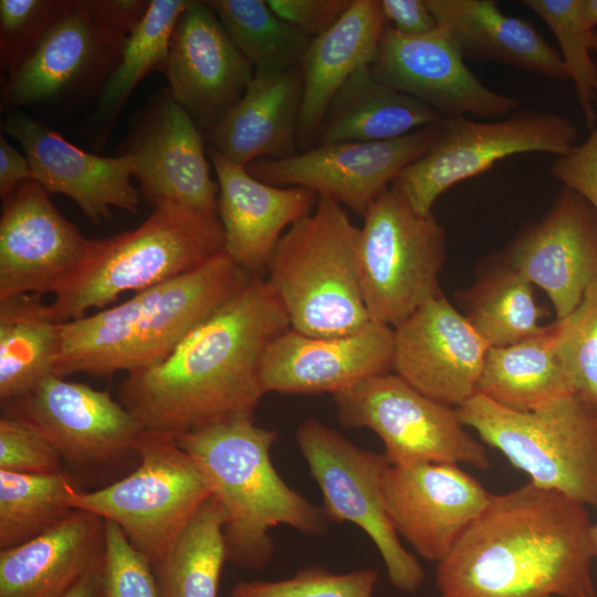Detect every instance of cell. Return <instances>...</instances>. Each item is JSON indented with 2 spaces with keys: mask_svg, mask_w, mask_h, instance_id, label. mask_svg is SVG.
Wrapping results in <instances>:
<instances>
[{
  "mask_svg": "<svg viewBox=\"0 0 597 597\" xmlns=\"http://www.w3.org/2000/svg\"><path fill=\"white\" fill-rule=\"evenodd\" d=\"M77 491L65 471L25 474L0 470V549L46 532L73 510Z\"/></svg>",
  "mask_w": 597,
  "mask_h": 597,
  "instance_id": "cell-36",
  "label": "cell"
},
{
  "mask_svg": "<svg viewBox=\"0 0 597 597\" xmlns=\"http://www.w3.org/2000/svg\"><path fill=\"white\" fill-rule=\"evenodd\" d=\"M165 75L172 98L207 133L240 101L254 70L207 2L191 0L174 29Z\"/></svg>",
  "mask_w": 597,
  "mask_h": 597,
  "instance_id": "cell-23",
  "label": "cell"
},
{
  "mask_svg": "<svg viewBox=\"0 0 597 597\" xmlns=\"http://www.w3.org/2000/svg\"><path fill=\"white\" fill-rule=\"evenodd\" d=\"M206 2L254 72L300 66L311 39L282 20L266 0Z\"/></svg>",
  "mask_w": 597,
  "mask_h": 597,
  "instance_id": "cell-35",
  "label": "cell"
},
{
  "mask_svg": "<svg viewBox=\"0 0 597 597\" xmlns=\"http://www.w3.org/2000/svg\"><path fill=\"white\" fill-rule=\"evenodd\" d=\"M577 128L563 115L515 111L494 122L448 116L429 150L396 177L394 185L421 214L454 185L490 170L511 156H565L576 146Z\"/></svg>",
  "mask_w": 597,
  "mask_h": 597,
  "instance_id": "cell-11",
  "label": "cell"
},
{
  "mask_svg": "<svg viewBox=\"0 0 597 597\" xmlns=\"http://www.w3.org/2000/svg\"><path fill=\"white\" fill-rule=\"evenodd\" d=\"M174 437L226 511L229 562L263 568L274 554L269 531L277 525L305 535L326 530L321 506L291 489L276 472L270 454L276 431L256 426L254 419H237Z\"/></svg>",
  "mask_w": 597,
  "mask_h": 597,
  "instance_id": "cell-4",
  "label": "cell"
},
{
  "mask_svg": "<svg viewBox=\"0 0 597 597\" xmlns=\"http://www.w3.org/2000/svg\"><path fill=\"white\" fill-rule=\"evenodd\" d=\"M386 25L379 0H352L328 30L310 41L300 64L303 78L300 145L315 143L336 92L355 71L373 64Z\"/></svg>",
  "mask_w": 597,
  "mask_h": 597,
  "instance_id": "cell-28",
  "label": "cell"
},
{
  "mask_svg": "<svg viewBox=\"0 0 597 597\" xmlns=\"http://www.w3.org/2000/svg\"><path fill=\"white\" fill-rule=\"evenodd\" d=\"M104 549L105 521L75 509L41 535L0 549V597H61Z\"/></svg>",
  "mask_w": 597,
  "mask_h": 597,
  "instance_id": "cell-27",
  "label": "cell"
},
{
  "mask_svg": "<svg viewBox=\"0 0 597 597\" xmlns=\"http://www.w3.org/2000/svg\"><path fill=\"white\" fill-rule=\"evenodd\" d=\"M302 94L300 66L254 72L240 101L206 133L210 147L244 167L295 155Z\"/></svg>",
  "mask_w": 597,
  "mask_h": 597,
  "instance_id": "cell-26",
  "label": "cell"
},
{
  "mask_svg": "<svg viewBox=\"0 0 597 597\" xmlns=\"http://www.w3.org/2000/svg\"><path fill=\"white\" fill-rule=\"evenodd\" d=\"M492 493L458 464L389 465L383 498L399 535L427 561L441 562L488 507Z\"/></svg>",
  "mask_w": 597,
  "mask_h": 597,
  "instance_id": "cell-18",
  "label": "cell"
},
{
  "mask_svg": "<svg viewBox=\"0 0 597 597\" xmlns=\"http://www.w3.org/2000/svg\"><path fill=\"white\" fill-rule=\"evenodd\" d=\"M124 153L146 199L218 216L219 186L210 175L201 129L169 90L139 115Z\"/></svg>",
  "mask_w": 597,
  "mask_h": 597,
  "instance_id": "cell-20",
  "label": "cell"
},
{
  "mask_svg": "<svg viewBox=\"0 0 597 597\" xmlns=\"http://www.w3.org/2000/svg\"><path fill=\"white\" fill-rule=\"evenodd\" d=\"M586 505L528 482L493 494L437 564L441 597H596Z\"/></svg>",
  "mask_w": 597,
  "mask_h": 597,
  "instance_id": "cell-2",
  "label": "cell"
},
{
  "mask_svg": "<svg viewBox=\"0 0 597 597\" xmlns=\"http://www.w3.org/2000/svg\"><path fill=\"white\" fill-rule=\"evenodd\" d=\"M134 449L139 457L137 469L100 490H77L71 502L73 509L117 524L155 568L212 491L174 434L143 430Z\"/></svg>",
  "mask_w": 597,
  "mask_h": 597,
  "instance_id": "cell-8",
  "label": "cell"
},
{
  "mask_svg": "<svg viewBox=\"0 0 597 597\" xmlns=\"http://www.w3.org/2000/svg\"><path fill=\"white\" fill-rule=\"evenodd\" d=\"M266 1L282 20L311 40L328 30L352 2V0Z\"/></svg>",
  "mask_w": 597,
  "mask_h": 597,
  "instance_id": "cell-45",
  "label": "cell"
},
{
  "mask_svg": "<svg viewBox=\"0 0 597 597\" xmlns=\"http://www.w3.org/2000/svg\"><path fill=\"white\" fill-rule=\"evenodd\" d=\"M457 411L530 482L597 507V408L579 395L517 411L475 394Z\"/></svg>",
  "mask_w": 597,
  "mask_h": 597,
  "instance_id": "cell-7",
  "label": "cell"
},
{
  "mask_svg": "<svg viewBox=\"0 0 597 597\" xmlns=\"http://www.w3.org/2000/svg\"><path fill=\"white\" fill-rule=\"evenodd\" d=\"M2 415L45 438L63 461L85 469L111 464L129 452L144 430L107 391L50 375L24 396L1 404Z\"/></svg>",
  "mask_w": 597,
  "mask_h": 597,
  "instance_id": "cell-15",
  "label": "cell"
},
{
  "mask_svg": "<svg viewBox=\"0 0 597 597\" xmlns=\"http://www.w3.org/2000/svg\"><path fill=\"white\" fill-rule=\"evenodd\" d=\"M444 260L443 227L432 213L417 212L390 185L359 228L358 275L370 318L395 328L441 295L438 276Z\"/></svg>",
  "mask_w": 597,
  "mask_h": 597,
  "instance_id": "cell-9",
  "label": "cell"
},
{
  "mask_svg": "<svg viewBox=\"0 0 597 597\" xmlns=\"http://www.w3.org/2000/svg\"><path fill=\"white\" fill-rule=\"evenodd\" d=\"M333 399L341 425L374 431L390 465L490 467L485 447L467 431L455 408L422 395L395 373L364 380Z\"/></svg>",
  "mask_w": 597,
  "mask_h": 597,
  "instance_id": "cell-13",
  "label": "cell"
},
{
  "mask_svg": "<svg viewBox=\"0 0 597 597\" xmlns=\"http://www.w3.org/2000/svg\"><path fill=\"white\" fill-rule=\"evenodd\" d=\"M2 128L22 146L32 180L48 193L70 197L92 221L109 219L114 208L138 212L140 191L132 181L135 163L129 154L87 153L21 112L10 113Z\"/></svg>",
  "mask_w": 597,
  "mask_h": 597,
  "instance_id": "cell-24",
  "label": "cell"
},
{
  "mask_svg": "<svg viewBox=\"0 0 597 597\" xmlns=\"http://www.w3.org/2000/svg\"><path fill=\"white\" fill-rule=\"evenodd\" d=\"M489 346L441 294L394 328L392 371L422 395L452 408L478 389Z\"/></svg>",
  "mask_w": 597,
  "mask_h": 597,
  "instance_id": "cell-19",
  "label": "cell"
},
{
  "mask_svg": "<svg viewBox=\"0 0 597 597\" xmlns=\"http://www.w3.org/2000/svg\"><path fill=\"white\" fill-rule=\"evenodd\" d=\"M467 292L465 317L485 344L504 347L541 333L542 311L533 284L506 260L498 263Z\"/></svg>",
  "mask_w": 597,
  "mask_h": 597,
  "instance_id": "cell-34",
  "label": "cell"
},
{
  "mask_svg": "<svg viewBox=\"0 0 597 597\" xmlns=\"http://www.w3.org/2000/svg\"><path fill=\"white\" fill-rule=\"evenodd\" d=\"M387 25L406 35H425L438 29L427 0H379Z\"/></svg>",
  "mask_w": 597,
  "mask_h": 597,
  "instance_id": "cell-46",
  "label": "cell"
},
{
  "mask_svg": "<svg viewBox=\"0 0 597 597\" xmlns=\"http://www.w3.org/2000/svg\"><path fill=\"white\" fill-rule=\"evenodd\" d=\"M440 129L441 123L390 140L318 144L290 157L258 159L247 169L263 182L312 190L364 217L400 171L429 150Z\"/></svg>",
  "mask_w": 597,
  "mask_h": 597,
  "instance_id": "cell-14",
  "label": "cell"
},
{
  "mask_svg": "<svg viewBox=\"0 0 597 597\" xmlns=\"http://www.w3.org/2000/svg\"><path fill=\"white\" fill-rule=\"evenodd\" d=\"M189 0H151L142 21L128 35L119 63L105 82L100 101L102 119L113 121L144 76L165 74L170 41Z\"/></svg>",
  "mask_w": 597,
  "mask_h": 597,
  "instance_id": "cell-37",
  "label": "cell"
},
{
  "mask_svg": "<svg viewBox=\"0 0 597 597\" xmlns=\"http://www.w3.org/2000/svg\"><path fill=\"white\" fill-rule=\"evenodd\" d=\"M32 179L27 156L14 148L3 136L0 137V196L4 198L19 184Z\"/></svg>",
  "mask_w": 597,
  "mask_h": 597,
  "instance_id": "cell-47",
  "label": "cell"
},
{
  "mask_svg": "<svg viewBox=\"0 0 597 597\" xmlns=\"http://www.w3.org/2000/svg\"><path fill=\"white\" fill-rule=\"evenodd\" d=\"M208 155L218 178L223 251L252 276L264 277L281 237L314 210L318 196L263 182L211 147Z\"/></svg>",
  "mask_w": 597,
  "mask_h": 597,
  "instance_id": "cell-25",
  "label": "cell"
},
{
  "mask_svg": "<svg viewBox=\"0 0 597 597\" xmlns=\"http://www.w3.org/2000/svg\"><path fill=\"white\" fill-rule=\"evenodd\" d=\"M551 174L585 199L597 214V124L582 144L553 161Z\"/></svg>",
  "mask_w": 597,
  "mask_h": 597,
  "instance_id": "cell-44",
  "label": "cell"
},
{
  "mask_svg": "<svg viewBox=\"0 0 597 597\" xmlns=\"http://www.w3.org/2000/svg\"><path fill=\"white\" fill-rule=\"evenodd\" d=\"M476 394L517 411L576 394L559 355L555 323L519 343L489 348Z\"/></svg>",
  "mask_w": 597,
  "mask_h": 597,
  "instance_id": "cell-31",
  "label": "cell"
},
{
  "mask_svg": "<svg viewBox=\"0 0 597 597\" xmlns=\"http://www.w3.org/2000/svg\"><path fill=\"white\" fill-rule=\"evenodd\" d=\"M394 328L370 321L336 336L314 337L291 328L268 347L261 368L265 394L343 392L392 371Z\"/></svg>",
  "mask_w": 597,
  "mask_h": 597,
  "instance_id": "cell-21",
  "label": "cell"
},
{
  "mask_svg": "<svg viewBox=\"0 0 597 597\" xmlns=\"http://www.w3.org/2000/svg\"><path fill=\"white\" fill-rule=\"evenodd\" d=\"M71 0H1L0 61L7 77L33 53Z\"/></svg>",
  "mask_w": 597,
  "mask_h": 597,
  "instance_id": "cell-41",
  "label": "cell"
},
{
  "mask_svg": "<svg viewBox=\"0 0 597 597\" xmlns=\"http://www.w3.org/2000/svg\"><path fill=\"white\" fill-rule=\"evenodd\" d=\"M444 118L380 81L366 65L355 71L332 98L315 144L390 140Z\"/></svg>",
  "mask_w": 597,
  "mask_h": 597,
  "instance_id": "cell-30",
  "label": "cell"
},
{
  "mask_svg": "<svg viewBox=\"0 0 597 597\" xmlns=\"http://www.w3.org/2000/svg\"><path fill=\"white\" fill-rule=\"evenodd\" d=\"M505 260L547 294L557 321L567 317L597 282L596 212L564 187L548 212L515 238Z\"/></svg>",
  "mask_w": 597,
  "mask_h": 597,
  "instance_id": "cell-22",
  "label": "cell"
},
{
  "mask_svg": "<svg viewBox=\"0 0 597 597\" xmlns=\"http://www.w3.org/2000/svg\"><path fill=\"white\" fill-rule=\"evenodd\" d=\"M149 4L145 0H71L33 53L6 78L2 103L27 106L103 88Z\"/></svg>",
  "mask_w": 597,
  "mask_h": 597,
  "instance_id": "cell-10",
  "label": "cell"
},
{
  "mask_svg": "<svg viewBox=\"0 0 597 597\" xmlns=\"http://www.w3.org/2000/svg\"><path fill=\"white\" fill-rule=\"evenodd\" d=\"M61 324L42 295L0 301V401L15 400L50 375L61 343Z\"/></svg>",
  "mask_w": 597,
  "mask_h": 597,
  "instance_id": "cell-32",
  "label": "cell"
},
{
  "mask_svg": "<svg viewBox=\"0 0 597 597\" xmlns=\"http://www.w3.org/2000/svg\"><path fill=\"white\" fill-rule=\"evenodd\" d=\"M358 240L359 228L344 207L323 197L310 214L283 233L264 279L291 329L328 337L373 321L359 283Z\"/></svg>",
  "mask_w": 597,
  "mask_h": 597,
  "instance_id": "cell-6",
  "label": "cell"
},
{
  "mask_svg": "<svg viewBox=\"0 0 597 597\" xmlns=\"http://www.w3.org/2000/svg\"><path fill=\"white\" fill-rule=\"evenodd\" d=\"M0 470L49 474L63 470V458L40 433L8 416L0 418Z\"/></svg>",
  "mask_w": 597,
  "mask_h": 597,
  "instance_id": "cell-43",
  "label": "cell"
},
{
  "mask_svg": "<svg viewBox=\"0 0 597 597\" xmlns=\"http://www.w3.org/2000/svg\"><path fill=\"white\" fill-rule=\"evenodd\" d=\"M464 60L493 61L553 80L568 78L559 51L527 20L494 0H427Z\"/></svg>",
  "mask_w": 597,
  "mask_h": 597,
  "instance_id": "cell-29",
  "label": "cell"
},
{
  "mask_svg": "<svg viewBox=\"0 0 597 597\" xmlns=\"http://www.w3.org/2000/svg\"><path fill=\"white\" fill-rule=\"evenodd\" d=\"M593 538H594V544H595V548L597 553V521L593 523Z\"/></svg>",
  "mask_w": 597,
  "mask_h": 597,
  "instance_id": "cell-50",
  "label": "cell"
},
{
  "mask_svg": "<svg viewBox=\"0 0 597 597\" xmlns=\"http://www.w3.org/2000/svg\"><path fill=\"white\" fill-rule=\"evenodd\" d=\"M92 244L36 181H22L2 198L0 301L53 294L85 261Z\"/></svg>",
  "mask_w": 597,
  "mask_h": 597,
  "instance_id": "cell-17",
  "label": "cell"
},
{
  "mask_svg": "<svg viewBox=\"0 0 597 597\" xmlns=\"http://www.w3.org/2000/svg\"><path fill=\"white\" fill-rule=\"evenodd\" d=\"M376 77L443 116L500 119L520 101L485 86L468 67L441 25L425 35H406L386 25L370 65Z\"/></svg>",
  "mask_w": 597,
  "mask_h": 597,
  "instance_id": "cell-16",
  "label": "cell"
},
{
  "mask_svg": "<svg viewBox=\"0 0 597 597\" xmlns=\"http://www.w3.org/2000/svg\"><path fill=\"white\" fill-rule=\"evenodd\" d=\"M251 277L221 251L201 266L118 305L62 323L53 375L111 378L157 365Z\"/></svg>",
  "mask_w": 597,
  "mask_h": 597,
  "instance_id": "cell-3",
  "label": "cell"
},
{
  "mask_svg": "<svg viewBox=\"0 0 597 597\" xmlns=\"http://www.w3.org/2000/svg\"><path fill=\"white\" fill-rule=\"evenodd\" d=\"M295 438L322 492L326 520L360 527L380 553L390 584L401 593L417 591L426 573L386 512L383 480L390 464L385 454L356 446L317 419L304 420Z\"/></svg>",
  "mask_w": 597,
  "mask_h": 597,
  "instance_id": "cell-12",
  "label": "cell"
},
{
  "mask_svg": "<svg viewBox=\"0 0 597 597\" xmlns=\"http://www.w3.org/2000/svg\"><path fill=\"white\" fill-rule=\"evenodd\" d=\"M103 559L61 597H101Z\"/></svg>",
  "mask_w": 597,
  "mask_h": 597,
  "instance_id": "cell-48",
  "label": "cell"
},
{
  "mask_svg": "<svg viewBox=\"0 0 597 597\" xmlns=\"http://www.w3.org/2000/svg\"><path fill=\"white\" fill-rule=\"evenodd\" d=\"M223 247L219 216L158 202L137 228L93 240L85 261L53 293V317L65 323L93 308L103 310L124 293L144 291L201 266Z\"/></svg>",
  "mask_w": 597,
  "mask_h": 597,
  "instance_id": "cell-5",
  "label": "cell"
},
{
  "mask_svg": "<svg viewBox=\"0 0 597 597\" xmlns=\"http://www.w3.org/2000/svg\"><path fill=\"white\" fill-rule=\"evenodd\" d=\"M289 328L266 280L252 276L163 362L128 374L118 387V401L144 430L174 436L254 419L265 395V352Z\"/></svg>",
  "mask_w": 597,
  "mask_h": 597,
  "instance_id": "cell-1",
  "label": "cell"
},
{
  "mask_svg": "<svg viewBox=\"0 0 597 597\" xmlns=\"http://www.w3.org/2000/svg\"><path fill=\"white\" fill-rule=\"evenodd\" d=\"M557 345L574 391L597 408V282L567 317L555 322Z\"/></svg>",
  "mask_w": 597,
  "mask_h": 597,
  "instance_id": "cell-39",
  "label": "cell"
},
{
  "mask_svg": "<svg viewBox=\"0 0 597 597\" xmlns=\"http://www.w3.org/2000/svg\"><path fill=\"white\" fill-rule=\"evenodd\" d=\"M226 511L212 495L154 569L163 597H219L228 561Z\"/></svg>",
  "mask_w": 597,
  "mask_h": 597,
  "instance_id": "cell-33",
  "label": "cell"
},
{
  "mask_svg": "<svg viewBox=\"0 0 597 597\" xmlns=\"http://www.w3.org/2000/svg\"><path fill=\"white\" fill-rule=\"evenodd\" d=\"M549 28L559 45V53L572 78L586 125L597 124V30L588 28L580 15L582 0H522Z\"/></svg>",
  "mask_w": 597,
  "mask_h": 597,
  "instance_id": "cell-38",
  "label": "cell"
},
{
  "mask_svg": "<svg viewBox=\"0 0 597 597\" xmlns=\"http://www.w3.org/2000/svg\"><path fill=\"white\" fill-rule=\"evenodd\" d=\"M101 597H163L151 564L112 521H105Z\"/></svg>",
  "mask_w": 597,
  "mask_h": 597,
  "instance_id": "cell-42",
  "label": "cell"
},
{
  "mask_svg": "<svg viewBox=\"0 0 597 597\" xmlns=\"http://www.w3.org/2000/svg\"><path fill=\"white\" fill-rule=\"evenodd\" d=\"M580 15L584 23L591 29L597 27V0H582Z\"/></svg>",
  "mask_w": 597,
  "mask_h": 597,
  "instance_id": "cell-49",
  "label": "cell"
},
{
  "mask_svg": "<svg viewBox=\"0 0 597 597\" xmlns=\"http://www.w3.org/2000/svg\"><path fill=\"white\" fill-rule=\"evenodd\" d=\"M378 580L375 568L332 573L310 566L280 580H241L230 590L231 597H374Z\"/></svg>",
  "mask_w": 597,
  "mask_h": 597,
  "instance_id": "cell-40",
  "label": "cell"
}]
</instances>
